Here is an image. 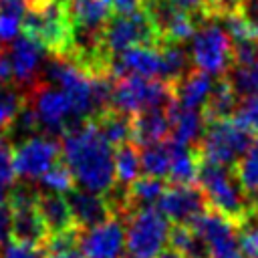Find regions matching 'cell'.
Returning a JSON list of instances; mask_svg holds the SVG:
<instances>
[{"instance_id": "1", "label": "cell", "mask_w": 258, "mask_h": 258, "mask_svg": "<svg viewBox=\"0 0 258 258\" xmlns=\"http://www.w3.org/2000/svg\"><path fill=\"white\" fill-rule=\"evenodd\" d=\"M60 157L71 167L79 187L103 196L115 187L113 145L93 119L75 125L62 135Z\"/></svg>"}, {"instance_id": "2", "label": "cell", "mask_w": 258, "mask_h": 258, "mask_svg": "<svg viewBox=\"0 0 258 258\" xmlns=\"http://www.w3.org/2000/svg\"><path fill=\"white\" fill-rule=\"evenodd\" d=\"M198 183L206 196L208 208L224 216L236 228L246 220L258 216L256 206L248 200V196L240 187L232 167L200 157Z\"/></svg>"}, {"instance_id": "3", "label": "cell", "mask_w": 258, "mask_h": 258, "mask_svg": "<svg viewBox=\"0 0 258 258\" xmlns=\"http://www.w3.org/2000/svg\"><path fill=\"white\" fill-rule=\"evenodd\" d=\"M22 28L50 54H67L73 40L69 0H30Z\"/></svg>"}, {"instance_id": "4", "label": "cell", "mask_w": 258, "mask_h": 258, "mask_svg": "<svg viewBox=\"0 0 258 258\" xmlns=\"http://www.w3.org/2000/svg\"><path fill=\"white\" fill-rule=\"evenodd\" d=\"M194 69L224 77L234 62V42L216 14H206L187 42Z\"/></svg>"}, {"instance_id": "5", "label": "cell", "mask_w": 258, "mask_h": 258, "mask_svg": "<svg viewBox=\"0 0 258 258\" xmlns=\"http://www.w3.org/2000/svg\"><path fill=\"white\" fill-rule=\"evenodd\" d=\"M256 135L236 119H210L196 145L202 159L234 167L236 161L250 149Z\"/></svg>"}, {"instance_id": "6", "label": "cell", "mask_w": 258, "mask_h": 258, "mask_svg": "<svg viewBox=\"0 0 258 258\" xmlns=\"http://www.w3.org/2000/svg\"><path fill=\"white\" fill-rule=\"evenodd\" d=\"M125 248L123 258H157L167 244L169 224L157 206L139 208L125 218Z\"/></svg>"}, {"instance_id": "7", "label": "cell", "mask_w": 258, "mask_h": 258, "mask_svg": "<svg viewBox=\"0 0 258 258\" xmlns=\"http://www.w3.org/2000/svg\"><path fill=\"white\" fill-rule=\"evenodd\" d=\"M101 42L107 56L113 58L115 54L133 46H159L161 40L153 18L143 4L139 10L111 16L103 28Z\"/></svg>"}, {"instance_id": "8", "label": "cell", "mask_w": 258, "mask_h": 258, "mask_svg": "<svg viewBox=\"0 0 258 258\" xmlns=\"http://www.w3.org/2000/svg\"><path fill=\"white\" fill-rule=\"evenodd\" d=\"M173 103L171 87L159 79L121 77L115 79L111 109L125 115H137L145 109H167Z\"/></svg>"}, {"instance_id": "9", "label": "cell", "mask_w": 258, "mask_h": 258, "mask_svg": "<svg viewBox=\"0 0 258 258\" xmlns=\"http://www.w3.org/2000/svg\"><path fill=\"white\" fill-rule=\"evenodd\" d=\"M26 101L32 105V109L38 115L40 131L50 137H62L69 129L83 123L77 119L73 105L62 89L56 85H50L46 81H38L26 91Z\"/></svg>"}, {"instance_id": "10", "label": "cell", "mask_w": 258, "mask_h": 258, "mask_svg": "<svg viewBox=\"0 0 258 258\" xmlns=\"http://www.w3.org/2000/svg\"><path fill=\"white\" fill-rule=\"evenodd\" d=\"M60 159V141L46 133H36L14 145V169L20 179L38 181Z\"/></svg>"}, {"instance_id": "11", "label": "cell", "mask_w": 258, "mask_h": 258, "mask_svg": "<svg viewBox=\"0 0 258 258\" xmlns=\"http://www.w3.org/2000/svg\"><path fill=\"white\" fill-rule=\"evenodd\" d=\"M145 8L149 10V14L155 22L161 42L171 40V42L187 44L196 32L200 20L206 16V12H191V10H187L179 4H173L169 0H145Z\"/></svg>"}, {"instance_id": "12", "label": "cell", "mask_w": 258, "mask_h": 258, "mask_svg": "<svg viewBox=\"0 0 258 258\" xmlns=\"http://www.w3.org/2000/svg\"><path fill=\"white\" fill-rule=\"evenodd\" d=\"M6 48L8 60H10V69H12V81L20 87V89H28L34 83L40 81L42 69L50 56V52L34 38H30L28 34L14 38Z\"/></svg>"}, {"instance_id": "13", "label": "cell", "mask_w": 258, "mask_h": 258, "mask_svg": "<svg viewBox=\"0 0 258 258\" xmlns=\"http://www.w3.org/2000/svg\"><path fill=\"white\" fill-rule=\"evenodd\" d=\"M157 208L169 222L191 226L208 210V202L202 187H196V183H169Z\"/></svg>"}, {"instance_id": "14", "label": "cell", "mask_w": 258, "mask_h": 258, "mask_svg": "<svg viewBox=\"0 0 258 258\" xmlns=\"http://www.w3.org/2000/svg\"><path fill=\"white\" fill-rule=\"evenodd\" d=\"M125 246V220L111 216L103 224L81 230L79 248L87 258H121Z\"/></svg>"}, {"instance_id": "15", "label": "cell", "mask_w": 258, "mask_h": 258, "mask_svg": "<svg viewBox=\"0 0 258 258\" xmlns=\"http://www.w3.org/2000/svg\"><path fill=\"white\" fill-rule=\"evenodd\" d=\"M208 242L212 258H244L240 252L238 236L234 234V224H230L224 216L214 210H206L194 224H191Z\"/></svg>"}, {"instance_id": "16", "label": "cell", "mask_w": 258, "mask_h": 258, "mask_svg": "<svg viewBox=\"0 0 258 258\" xmlns=\"http://www.w3.org/2000/svg\"><path fill=\"white\" fill-rule=\"evenodd\" d=\"M64 198H67V204L71 208L75 226L79 230L95 228V226L103 224L105 220H109L111 216H117L109 198L103 194H95V191H89V189L75 185L71 191L64 194Z\"/></svg>"}, {"instance_id": "17", "label": "cell", "mask_w": 258, "mask_h": 258, "mask_svg": "<svg viewBox=\"0 0 258 258\" xmlns=\"http://www.w3.org/2000/svg\"><path fill=\"white\" fill-rule=\"evenodd\" d=\"M159 71H161L159 46H133L115 54L109 62V75L113 79H121V77L159 79Z\"/></svg>"}, {"instance_id": "18", "label": "cell", "mask_w": 258, "mask_h": 258, "mask_svg": "<svg viewBox=\"0 0 258 258\" xmlns=\"http://www.w3.org/2000/svg\"><path fill=\"white\" fill-rule=\"evenodd\" d=\"M50 232L38 212V202L32 206L10 208V240L34 248H44Z\"/></svg>"}, {"instance_id": "19", "label": "cell", "mask_w": 258, "mask_h": 258, "mask_svg": "<svg viewBox=\"0 0 258 258\" xmlns=\"http://www.w3.org/2000/svg\"><path fill=\"white\" fill-rule=\"evenodd\" d=\"M169 113V139L175 143H183V145H198L204 129H206V115L204 111L198 109H187L177 105L175 101L167 107Z\"/></svg>"}, {"instance_id": "20", "label": "cell", "mask_w": 258, "mask_h": 258, "mask_svg": "<svg viewBox=\"0 0 258 258\" xmlns=\"http://www.w3.org/2000/svg\"><path fill=\"white\" fill-rule=\"evenodd\" d=\"M212 89H214L212 75H208L200 69H191L183 79H179L175 85H171L173 101L181 107L198 109V111L206 107Z\"/></svg>"}, {"instance_id": "21", "label": "cell", "mask_w": 258, "mask_h": 258, "mask_svg": "<svg viewBox=\"0 0 258 258\" xmlns=\"http://www.w3.org/2000/svg\"><path fill=\"white\" fill-rule=\"evenodd\" d=\"M131 141L141 147L147 143L163 141L167 139L171 125H169V113L167 109H145L131 117Z\"/></svg>"}, {"instance_id": "22", "label": "cell", "mask_w": 258, "mask_h": 258, "mask_svg": "<svg viewBox=\"0 0 258 258\" xmlns=\"http://www.w3.org/2000/svg\"><path fill=\"white\" fill-rule=\"evenodd\" d=\"M159 54H161V71H159V81L167 83L169 87L175 85L179 79H183L191 69V56L189 48L185 42H171L165 40L159 44Z\"/></svg>"}, {"instance_id": "23", "label": "cell", "mask_w": 258, "mask_h": 258, "mask_svg": "<svg viewBox=\"0 0 258 258\" xmlns=\"http://www.w3.org/2000/svg\"><path fill=\"white\" fill-rule=\"evenodd\" d=\"M38 212H40V216H42V220H44L50 236L77 228L75 226V220H73V214H71V208L67 204L64 194H54V191H42L40 189V196H38Z\"/></svg>"}, {"instance_id": "24", "label": "cell", "mask_w": 258, "mask_h": 258, "mask_svg": "<svg viewBox=\"0 0 258 258\" xmlns=\"http://www.w3.org/2000/svg\"><path fill=\"white\" fill-rule=\"evenodd\" d=\"M200 169V153L194 145H183L171 141V167L169 181L171 183H196Z\"/></svg>"}, {"instance_id": "25", "label": "cell", "mask_w": 258, "mask_h": 258, "mask_svg": "<svg viewBox=\"0 0 258 258\" xmlns=\"http://www.w3.org/2000/svg\"><path fill=\"white\" fill-rule=\"evenodd\" d=\"M167 244L185 258H212L204 236L187 224H173V228L169 230Z\"/></svg>"}, {"instance_id": "26", "label": "cell", "mask_w": 258, "mask_h": 258, "mask_svg": "<svg viewBox=\"0 0 258 258\" xmlns=\"http://www.w3.org/2000/svg\"><path fill=\"white\" fill-rule=\"evenodd\" d=\"M238 103H240V97L238 93L232 89V85L228 83L226 77H220L216 83H214V89L210 93V99L204 107V115H206V121L210 119H228L236 113L238 109Z\"/></svg>"}, {"instance_id": "27", "label": "cell", "mask_w": 258, "mask_h": 258, "mask_svg": "<svg viewBox=\"0 0 258 258\" xmlns=\"http://www.w3.org/2000/svg\"><path fill=\"white\" fill-rule=\"evenodd\" d=\"M139 155H141V171L145 175L159 177V179H165L169 175V167H171V139H163V141L141 145Z\"/></svg>"}, {"instance_id": "28", "label": "cell", "mask_w": 258, "mask_h": 258, "mask_svg": "<svg viewBox=\"0 0 258 258\" xmlns=\"http://www.w3.org/2000/svg\"><path fill=\"white\" fill-rule=\"evenodd\" d=\"M232 171H234L240 187L248 196V200L258 210V135H256L254 143L250 145V149L236 161Z\"/></svg>"}, {"instance_id": "29", "label": "cell", "mask_w": 258, "mask_h": 258, "mask_svg": "<svg viewBox=\"0 0 258 258\" xmlns=\"http://www.w3.org/2000/svg\"><path fill=\"white\" fill-rule=\"evenodd\" d=\"M115 183L117 187H129L141 173V155L133 141L123 143L113 153Z\"/></svg>"}, {"instance_id": "30", "label": "cell", "mask_w": 258, "mask_h": 258, "mask_svg": "<svg viewBox=\"0 0 258 258\" xmlns=\"http://www.w3.org/2000/svg\"><path fill=\"white\" fill-rule=\"evenodd\" d=\"M93 121L97 123V127L101 129V133L105 135V139L113 147H119V145L131 141V133H133L131 115H125V113L115 111V109H109L103 115H99L97 119H93Z\"/></svg>"}, {"instance_id": "31", "label": "cell", "mask_w": 258, "mask_h": 258, "mask_svg": "<svg viewBox=\"0 0 258 258\" xmlns=\"http://www.w3.org/2000/svg\"><path fill=\"white\" fill-rule=\"evenodd\" d=\"M224 77L240 99L258 95V56L248 62H232Z\"/></svg>"}, {"instance_id": "32", "label": "cell", "mask_w": 258, "mask_h": 258, "mask_svg": "<svg viewBox=\"0 0 258 258\" xmlns=\"http://www.w3.org/2000/svg\"><path fill=\"white\" fill-rule=\"evenodd\" d=\"M26 101L24 89H20L14 81H0V133L8 129L16 113Z\"/></svg>"}, {"instance_id": "33", "label": "cell", "mask_w": 258, "mask_h": 258, "mask_svg": "<svg viewBox=\"0 0 258 258\" xmlns=\"http://www.w3.org/2000/svg\"><path fill=\"white\" fill-rule=\"evenodd\" d=\"M40 133V121H38V115L36 111L32 109V105L28 101H24V105L20 107V111L16 113V117L12 119V123L8 125V129L4 131V135L12 141V145L32 137Z\"/></svg>"}, {"instance_id": "34", "label": "cell", "mask_w": 258, "mask_h": 258, "mask_svg": "<svg viewBox=\"0 0 258 258\" xmlns=\"http://www.w3.org/2000/svg\"><path fill=\"white\" fill-rule=\"evenodd\" d=\"M38 183H40L42 191H54V194H67L77 185L75 175H73L71 167L62 161V157L48 171H44V175L38 179Z\"/></svg>"}, {"instance_id": "35", "label": "cell", "mask_w": 258, "mask_h": 258, "mask_svg": "<svg viewBox=\"0 0 258 258\" xmlns=\"http://www.w3.org/2000/svg\"><path fill=\"white\" fill-rule=\"evenodd\" d=\"M16 181V169H14V145L12 141L0 133V187L8 189Z\"/></svg>"}, {"instance_id": "36", "label": "cell", "mask_w": 258, "mask_h": 258, "mask_svg": "<svg viewBox=\"0 0 258 258\" xmlns=\"http://www.w3.org/2000/svg\"><path fill=\"white\" fill-rule=\"evenodd\" d=\"M238 244L244 258H258V216L246 220L238 228Z\"/></svg>"}, {"instance_id": "37", "label": "cell", "mask_w": 258, "mask_h": 258, "mask_svg": "<svg viewBox=\"0 0 258 258\" xmlns=\"http://www.w3.org/2000/svg\"><path fill=\"white\" fill-rule=\"evenodd\" d=\"M234 119L246 129H250L254 135H258V95L240 99Z\"/></svg>"}, {"instance_id": "38", "label": "cell", "mask_w": 258, "mask_h": 258, "mask_svg": "<svg viewBox=\"0 0 258 258\" xmlns=\"http://www.w3.org/2000/svg\"><path fill=\"white\" fill-rule=\"evenodd\" d=\"M42 252H44L42 248L18 244L12 240H8L4 246H0V258H46Z\"/></svg>"}, {"instance_id": "39", "label": "cell", "mask_w": 258, "mask_h": 258, "mask_svg": "<svg viewBox=\"0 0 258 258\" xmlns=\"http://www.w3.org/2000/svg\"><path fill=\"white\" fill-rule=\"evenodd\" d=\"M10 240V208L4 187H0V244Z\"/></svg>"}, {"instance_id": "40", "label": "cell", "mask_w": 258, "mask_h": 258, "mask_svg": "<svg viewBox=\"0 0 258 258\" xmlns=\"http://www.w3.org/2000/svg\"><path fill=\"white\" fill-rule=\"evenodd\" d=\"M246 0H208V14H224L240 10Z\"/></svg>"}, {"instance_id": "41", "label": "cell", "mask_w": 258, "mask_h": 258, "mask_svg": "<svg viewBox=\"0 0 258 258\" xmlns=\"http://www.w3.org/2000/svg\"><path fill=\"white\" fill-rule=\"evenodd\" d=\"M143 4H145V0H111L113 10H117V12H121V14L139 10Z\"/></svg>"}, {"instance_id": "42", "label": "cell", "mask_w": 258, "mask_h": 258, "mask_svg": "<svg viewBox=\"0 0 258 258\" xmlns=\"http://www.w3.org/2000/svg\"><path fill=\"white\" fill-rule=\"evenodd\" d=\"M240 10H242V14L254 24V28L258 30V0H246Z\"/></svg>"}, {"instance_id": "43", "label": "cell", "mask_w": 258, "mask_h": 258, "mask_svg": "<svg viewBox=\"0 0 258 258\" xmlns=\"http://www.w3.org/2000/svg\"><path fill=\"white\" fill-rule=\"evenodd\" d=\"M173 4H179L191 12H206L208 14V0H169Z\"/></svg>"}, {"instance_id": "44", "label": "cell", "mask_w": 258, "mask_h": 258, "mask_svg": "<svg viewBox=\"0 0 258 258\" xmlns=\"http://www.w3.org/2000/svg\"><path fill=\"white\" fill-rule=\"evenodd\" d=\"M46 258H87L83 254L81 248H69V250H60V252H50L46 254Z\"/></svg>"}, {"instance_id": "45", "label": "cell", "mask_w": 258, "mask_h": 258, "mask_svg": "<svg viewBox=\"0 0 258 258\" xmlns=\"http://www.w3.org/2000/svg\"><path fill=\"white\" fill-rule=\"evenodd\" d=\"M157 258H185V256H181L177 250H173V248H165Z\"/></svg>"}]
</instances>
